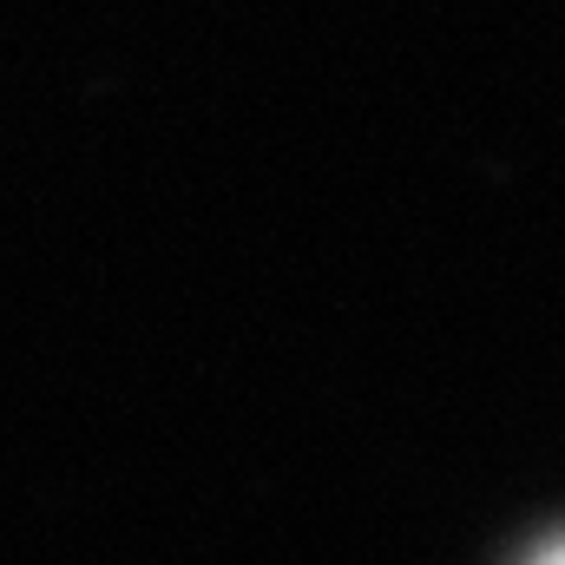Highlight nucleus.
I'll return each instance as SVG.
<instances>
[{
  "label": "nucleus",
  "instance_id": "nucleus-1",
  "mask_svg": "<svg viewBox=\"0 0 565 565\" xmlns=\"http://www.w3.org/2000/svg\"><path fill=\"white\" fill-rule=\"evenodd\" d=\"M520 565H565V533H559V540H546V546H533Z\"/></svg>",
  "mask_w": 565,
  "mask_h": 565
}]
</instances>
